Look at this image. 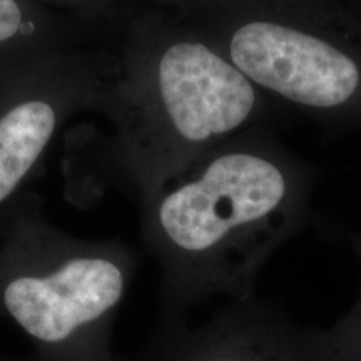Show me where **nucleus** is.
<instances>
[{"mask_svg":"<svg viewBox=\"0 0 361 361\" xmlns=\"http://www.w3.org/2000/svg\"><path fill=\"white\" fill-rule=\"evenodd\" d=\"M269 112L263 94L174 12L137 6L121 27L101 116L111 169L142 201L209 149L259 129Z\"/></svg>","mask_w":361,"mask_h":361,"instance_id":"1","label":"nucleus"},{"mask_svg":"<svg viewBox=\"0 0 361 361\" xmlns=\"http://www.w3.org/2000/svg\"><path fill=\"white\" fill-rule=\"evenodd\" d=\"M311 188L310 169L259 128L209 149L144 207L186 281L246 301L266 261L303 226Z\"/></svg>","mask_w":361,"mask_h":361,"instance_id":"2","label":"nucleus"},{"mask_svg":"<svg viewBox=\"0 0 361 361\" xmlns=\"http://www.w3.org/2000/svg\"><path fill=\"white\" fill-rule=\"evenodd\" d=\"M171 12L269 104L318 124L361 126V0H192Z\"/></svg>","mask_w":361,"mask_h":361,"instance_id":"3","label":"nucleus"},{"mask_svg":"<svg viewBox=\"0 0 361 361\" xmlns=\"http://www.w3.org/2000/svg\"><path fill=\"white\" fill-rule=\"evenodd\" d=\"M116 71L117 39L0 96V207L32 178L71 119L101 114Z\"/></svg>","mask_w":361,"mask_h":361,"instance_id":"4","label":"nucleus"},{"mask_svg":"<svg viewBox=\"0 0 361 361\" xmlns=\"http://www.w3.org/2000/svg\"><path fill=\"white\" fill-rule=\"evenodd\" d=\"M126 274L119 261L79 252L45 271L12 276L2 291L4 305L27 333L57 343L119 303Z\"/></svg>","mask_w":361,"mask_h":361,"instance_id":"5","label":"nucleus"},{"mask_svg":"<svg viewBox=\"0 0 361 361\" xmlns=\"http://www.w3.org/2000/svg\"><path fill=\"white\" fill-rule=\"evenodd\" d=\"M117 34L49 0H0V96L64 62L114 44Z\"/></svg>","mask_w":361,"mask_h":361,"instance_id":"6","label":"nucleus"},{"mask_svg":"<svg viewBox=\"0 0 361 361\" xmlns=\"http://www.w3.org/2000/svg\"><path fill=\"white\" fill-rule=\"evenodd\" d=\"M238 303L231 338L202 361H335L322 329L300 326L255 296Z\"/></svg>","mask_w":361,"mask_h":361,"instance_id":"7","label":"nucleus"},{"mask_svg":"<svg viewBox=\"0 0 361 361\" xmlns=\"http://www.w3.org/2000/svg\"><path fill=\"white\" fill-rule=\"evenodd\" d=\"M361 264V233L351 238ZM326 346L335 361H361V286L355 305L331 328L322 329Z\"/></svg>","mask_w":361,"mask_h":361,"instance_id":"8","label":"nucleus"},{"mask_svg":"<svg viewBox=\"0 0 361 361\" xmlns=\"http://www.w3.org/2000/svg\"><path fill=\"white\" fill-rule=\"evenodd\" d=\"M84 19L102 29L117 32L139 6L135 0H72Z\"/></svg>","mask_w":361,"mask_h":361,"instance_id":"9","label":"nucleus"},{"mask_svg":"<svg viewBox=\"0 0 361 361\" xmlns=\"http://www.w3.org/2000/svg\"><path fill=\"white\" fill-rule=\"evenodd\" d=\"M189 2H192V0H141L139 6L161 8V11H176V8L184 7Z\"/></svg>","mask_w":361,"mask_h":361,"instance_id":"10","label":"nucleus"}]
</instances>
